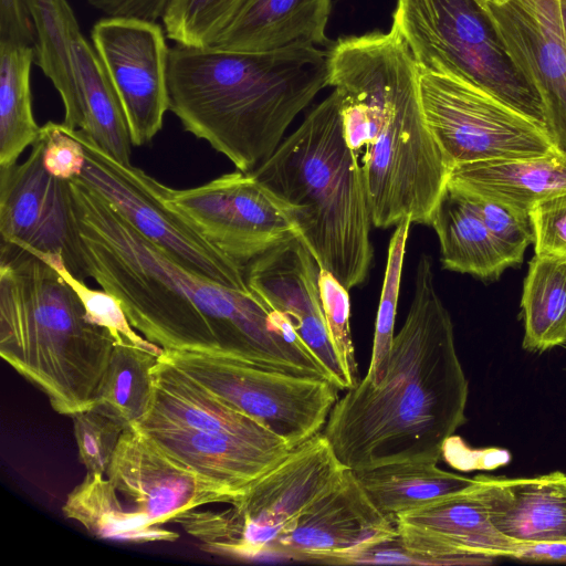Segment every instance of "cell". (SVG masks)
<instances>
[{
    "instance_id": "1",
    "label": "cell",
    "mask_w": 566,
    "mask_h": 566,
    "mask_svg": "<svg viewBox=\"0 0 566 566\" xmlns=\"http://www.w3.org/2000/svg\"><path fill=\"white\" fill-rule=\"evenodd\" d=\"M468 396L451 316L436 290L431 258L422 254L385 377L347 389L322 432L353 471L406 460L439 462L444 442L467 421Z\"/></svg>"
},
{
    "instance_id": "2",
    "label": "cell",
    "mask_w": 566,
    "mask_h": 566,
    "mask_svg": "<svg viewBox=\"0 0 566 566\" xmlns=\"http://www.w3.org/2000/svg\"><path fill=\"white\" fill-rule=\"evenodd\" d=\"M328 75L344 137L364 177L371 221L430 226L451 167L432 136L416 61L391 25L329 45Z\"/></svg>"
},
{
    "instance_id": "3",
    "label": "cell",
    "mask_w": 566,
    "mask_h": 566,
    "mask_svg": "<svg viewBox=\"0 0 566 566\" xmlns=\"http://www.w3.org/2000/svg\"><path fill=\"white\" fill-rule=\"evenodd\" d=\"M169 111L184 129L251 172L316 94L329 85L317 46L238 52L175 44L167 66Z\"/></svg>"
},
{
    "instance_id": "4",
    "label": "cell",
    "mask_w": 566,
    "mask_h": 566,
    "mask_svg": "<svg viewBox=\"0 0 566 566\" xmlns=\"http://www.w3.org/2000/svg\"><path fill=\"white\" fill-rule=\"evenodd\" d=\"M69 184L87 275L120 302L132 326L163 349L217 353L210 322L223 284L182 266L80 179Z\"/></svg>"
},
{
    "instance_id": "5",
    "label": "cell",
    "mask_w": 566,
    "mask_h": 566,
    "mask_svg": "<svg viewBox=\"0 0 566 566\" xmlns=\"http://www.w3.org/2000/svg\"><path fill=\"white\" fill-rule=\"evenodd\" d=\"M0 355L60 415L95 405L115 345L46 262L1 244Z\"/></svg>"
},
{
    "instance_id": "6",
    "label": "cell",
    "mask_w": 566,
    "mask_h": 566,
    "mask_svg": "<svg viewBox=\"0 0 566 566\" xmlns=\"http://www.w3.org/2000/svg\"><path fill=\"white\" fill-rule=\"evenodd\" d=\"M251 174L286 206L321 269L348 290L366 280L371 213L335 91Z\"/></svg>"
},
{
    "instance_id": "7",
    "label": "cell",
    "mask_w": 566,
    "mask_h": 566,
    "mask_svg": "<svg viewBox=\"0 0 566 566\" xmlns=\"http://www.w3.org/2000/svg\"><path fill=\"white\" fill-rule=\"evenodd\" d=\"M347 468L323 432L292 449L229 509L190 510L174 523L213 555L270 556L275 542L343 479Z\"/></svg>"
},
{
    "instance_id": "8",
    "label": "cell",
    "mask_w": 566,
    "mask_h": 566,
    "mask_svg": "<svg viewBox=\"0 0 566 566\" xmlns=\"http://www.w3.org/2000/svg\"><path fill=\"white\" fill-rule=\"evenodd\" d=\"M391 25L419 69L465 77L546 127L539 97L476 0H397Z\"/></svg>"
},
{
    "instance_id": "9",
    "label": "cell",
    "mask_w": 566,
    "mask_h": 566,
    "mask_svg": "<svg viewBox=\"0 0 566 566\" xmlns=\"http://www.w3.org/2000/svg\"><path fill=\"white\" fill-rule=\"evenodd\" d=\"M161 356L259 421L291 449L323 431L338 399L339 389L325 378L280 371L206 352L164 349Z\"/></svg>"
},
{
    "instance_id": "10",
    "label": "cell",
    "mask_w": 566,
    "mask_h": 566,
    "mask_svg": "<svg viewBox=\"0 0 566 566\" xmlns=\"http://www.w3.org/2000/svg\"><path fill=\"white\" fill-rule=\"evenodd\" d=\"M418 70L426 123L451 168L556 149L545 126L481 85L451 73Z\"/></svg>"
},
{
    "instance_id": "11",
    "label": "cell",
    "mask_w": 566,
    "mask_h": 566,
    "mask_svg": "<svg viewBox=\"0 0 566 566\" xmlns=\"http://www.w3.org/2000/svg\"><path fill=\"white\" fill-rule=\"evenodd\" d=\"M63 127L85 151L77 179L101 195L140 234L199 275L229 286L248 285L245 265L207 241L165 202L164 184L140 168L117 161L83 130Z\"/></svg>"
},
{
    "instance_id": "12",
    "label": "cell",
    "mask_w": 566,
    "mask_h": 566,
    "mask_svg": "<svg viewBox=\"0 0 566 566\" xmlns=\"http://www.w3.org/2000/svg\"><path fill=\"white\" fill-rule=\"evenodd\" d=\"M163 195L207 241L243 265L300 237L286 206L251 172L237 170L187 189L165 185Z\"/></svg>"
},
{
    "instance_id": "13",
    "label": "cell",
    "mask_w": 566,
    "mask_h": 566,
    "mask_svg": "<svg viewBox=\"0 0 566 566\" xmlns=\"http://www.w3.org/2000/svg\"><path fill=\"white\" fill-rule=\"evenodd\" d=\"M43 151L39 134L22 164L0 167L1 244L34 255H61L69 271L84 281L88 275L78 248L70 184L45 169Z\"/></svg>"
},
{
    "instance_id": "14",
    "label": "cell",
    "mask_w": 566,
    "mask_h": 566,
    "mask_svg": "<svg viewBox=\"0 0 566 566\" xmlns=\"http://www.w3.org/2000/svg\"><path fill=\"white\" fill-rule=\"evenodd\" d=\"M476 1L539 97L554 147L566 155V30L560 0Z\"/></svg>"
},
{
    "instance_id": "15",
    "label": "cell",
    "mask_w": 566,
    "mask_h": 566,
    "mask_svg": "<svg viewBox=\"0 0 566 566\" xmlns=\"http://www.w3.org/2000/svg\"><path fill=\"white\" fill-rule=\"evenodd\" d=\"M157 21L105 17L94 23L92 43L118 94L133 146L153 140L169 111V46Z\"/></svg>"
},
{
    "instance_id": "16",
    "label": "cell",
    "mask_w": 566,
    "mask_h": 566,
    "mask_svg": "<svg viewBox=\"0 0 566 566\" xmlns=\"http://www.w3.org/2000/svg\"><path fill=\"white\" fill-rule=\"evenodd\" d=\"M106 476L129 505L157 525L174 523L203 505L238 499L168 454L134 424L122 434Z\"/></svg>"
},
{
    "instance_id": "17",
    "label": "cell",
    "mask_w": 566,
    "mask_h": 566,
    "mask_svg": "<svg viewBox=\"0 0 566 566\" xmlns=\"http://www.w3.org/2000/svg\"><path fill=\"white\" fill-rule=\"evenodd\" d=\"M398 535L396 520L376 507L347 469L339 483L275 542L270 556L348 565L361 552Z\"/></svg>"
},
{
    "instance_id": "18",
    "label": "cell",
    "mask_w": 566,
    "mask_h": 566,
    "mask_svg": "<svg viewBox=\"0 0 566 566\" xmlns=\"http://www.w3.org/2000/svg\"><path fill=\"white\" fill-rule=\"evenodd\" d=\"M472 484L396 517L401 543L427 565H489L515 558L523 542L495 527Z\"/></svg>"
},
{
    "instance_id": "19",
    "label": "cell",
    "mask_w": 566,
    "mask_h": 566,
    "mask_svg": "<svg viewBox=\"0 0 566 566\" xmlns=\"http://www.w3.org/2000/svg\"><path fill=\"white\" fill-rule=\"evenodd\" d=\"M319 265L300 237L245 265L249 286L283 314L339 390L350 388L332 345L322 307Z\"/></svg>"
},
{
    "instance_id": "20",
    "label": "cell",
    "mask_w": 566,
    "mask_h": 566,
    "mask_svg": "<svg viewBox=\"0 0 566 566\" xmlns=\"http://www.w3.org/2000/svg\"><path fill=\"white\" fill-rule=\"evenodd\" d=\"M137 428L168 454L213 481L238 499L292 450L238 437L142 420Z\"/></svg>"
},
{
    "instance_id": "21",
    "label": "cell",
    "mask_w": 566,
    "mask_h": 566,
    "mask_svg": "<svg viewBox=\"0 0 566 566\" xmlns=\"http://www.w3.org/2000/svg\"><path fill=\"white\" fill-rule=\"evenodd\" d=\"M473 479V493L502 534L518 542H566V473Z\"/></svg>"
},
{
    "instance_id": "22",
    "label": "cell",
    "mask_w": 566,
    "mask_h": 566,
    "mask_svg": "<svg viewBox=\"0 0 566 566\" xmlns=\"http://www.w3.org/2000/svg\"><path fill=\"white\" fill-rule=\"evenodd\" d=\"M153 402L142 420L229 434L260 444H287L259 421L223 401L161 355L153 369Z\"/></svg>"
},
{
    "instance_id": "23",
    "label": "cell",
    "mask_w": 566,
    "mask_h": 566,
    "mask_svg": "<svg viewBox=\"0 0 566 566\" xmlns=\"http://www.w3.org/2000/svg\"><path fill=\"white\" fill-rule=\"evenodd\" d=\"M331 0H248L209 48L271 52L325 45Z\"/></svg>"
},
{
    "instance_id": "24",
    "label": "cell",
    "mask_w": 566,
    "mask_h": 566,
    "mask_svg": "<svg viewBox=\"0 0 566 566\" xmlns=\"http://www.w3.org/2000/svg\"><path fill=\"white\" fill-rule=\"evenodd\" d=\"M448 185L531 216L539 201L566 190V155L558 149L533 157L459 164Z\"/></svg>"
},
{
    "instance_id": "25",
    "label": "cell",
    "mask_w": 566,
    "mask_h": 566,
    "mask_svg": "<svg viewBox=\"0 0 566 566\" xmlns=\"http://www.w3.org/2000/svg\"><path fill=\"white\" fill-rule=\"evenodd\" d=\"M77 107L69 126L83 130L101 149L130 166L132 138L126 115L93 43L81 34L74 43Z\"/></svg>"
},
{
    "instance_id": "26",
    "label": "cell",
    "mask_w": 566,
    "mask_h": 566,
    "mask_svg": "<svg viewBox=\"0 0 566 566\" xmlns=\"http://www.w3.org/2000/svg\"><path fill=\"white\" fill-rule=\"evenodd\" d=\"M430 226L438 234L446 269L490 280L511 266L471 202L448 184Z\"/></svg>"
},
{
    "instance_id": "27",
    "label": "cell",
    "mask_w": 566,
    "mask_h": 566,
    "mask_svg": "<svg viewBox=\"0 0 566 566\" xmlns=\"http://www.w3.org/2000/svg\"><path fill=\"white\" fill-rule=\"evenodd\" d=\"M62 512L99 539L148 544L179 538L178 533L154 524L135 507L125 504L105 474L87 472L67 494Z\"/></svg>"
},
{
    "instance_id": "28",
    "label": "cell",
    "mask_w": 566,
    "mask_h": 566,
    "mask_svg": "<svg viewBox=\"0 0 566 566\" xmlns=\"http://www.w3.org/2000/svg\"><path fill=\"white\" fill-rule=\"evenodd\" d=\"M354 473L376 507L394 520L473 482V478L442 470L430 460L399 461Z\"/></svg>"
},
{
    "instance_id": "29",
    "label": "cell",
    "mask_w": 566,
    "mask_h": 566,
    "mask_svg": "<svg viewBox=\"0 0 566 566\" xmlns=\"http://www.w3.org/2000/svg\"><path fill=\"white\" fill-rule=\"evenodd\" d=\"M35 29L34 62L57 91L63 125L69 126L77 107L74 43L82 34L67 0H29Z\"/></svg>"
},
{
    "instance_id": "30",
    "label": "cell",
    "mask_w": 566,
    "mask_h": 566,
    "mask_svg": "<svg viewBox=\"0 0 566 566\" xmlns=\"http://www.w3.org/2000/svg\"><path fill=\"white\" fill-rule=\"evenodd\" d=\"M521 305L526 350L542 353L566 344V255L535 253Z\"/></svg>"
},
{
    "instance_id": "31",
    "label": "cell",
    "mask_w": 566,
    "mask_h": 566,
    "mask_svg": "<svg viewBox=\"0 0 566 566\" xmlns=\"http://www.w3.org/2000/svg\"><path fill=\"white\" fill-rule=\"evenodd\" d=\"M33 62V46L0 42V167L17 164L40 134L32 109Z\"/></svg>"
},
{
    "instance_id": "32",
    "label": "cell",
    "mask_w": 566,
    "mask_h": 566,
    "mask_svg": "<svg viewBox=\"0 0 566 566\" xmlns=\"http://www.w3.org/2000/svg\"><path fill=\"white\" fill-rule=\"evenodd\" d=\"M158 357L132 343H115L95 405L129 426L140 421L153 402V369Z\"/></svg>"
},
{
    "instance_id": "33",
    "label": "cell",
    "mask_w": 566,
    "mask_h": 566,
    "mask_svg": "<svg viewBox=\"0 0 566 566\" xmlns=\"http://www.w3.org/2000/svg\"><path fill=\"white\" fill-rule=\"evenodd\" d=\"M248 0H169L163 14L166 35L175 44L211 46Z\"/></svg>"
},
{
    "instance_id": "34",
    "label": "cell",
    "mask_w": 566,
    "mask_h": 566,
    "mask_svg": "<svg viewBox=\"0 0 566 566\" xmlns=\"http://www.w3.org/2000/svg\"><path fill=\"white\" fill-rule=\"evenodd\" d=\"M412 221L401 220L389 241L386 272L375 324L370 364L365 379L378 384L386 375L394 343L403 256Z\"/></svg>"
},
{
    "instance_id": "35",
    "label": "cell",
    "mask_w": 566,
    "mask_h": 566,
    "mask_svg": "<svg viewBox=\"0 0 566 566\" xmlns=\"http://www.w3.org/2000/svg\"><path fill=\"white\" fill-rule=\"evenodd\" d=\"M38 258L51 265L71 286L80 298L86 318L106 329L115 343L128 342L161 355L164 349L148 342L128 321L120 302L105 290L90 289L84 281L75 277L66 268L63 258L57 254H38Z\"/></svg>"
},
{
    "instance_id": "36",
    "label": "cell",
    "mask_w": 566,
    "mask_h": 566,
    "mask_svg": "<svg viewBox=\"0 0 566 566\" xmlns=\"http://www.w3.org/2000/svg\"><path fill=\"white\" fill-rule=\"evenodd\" d=\"M71 418L80 461L88 473L106 475L119 439L130 426L98 405Z\"/></svg>"
},
{
    "instance_id": "37",
    "label": "cell",
    "mask_w": 566,
    "mask_h": 566,
    "mask_svg": "<svg viewBox=\"0 0 566 566\" xmlns=\"http://www.w3.org/2000/svg\"><path fill=\"white\" fill-rule=\"evenodd\" d=\"M318 287L327 332L347 381L358 382V366L350 332V301L346 289L331 272L321 269ZM349 388V389H350Z\"/></svg>"
},
{
    "instance_id": "38",
    "label": "cell",
    "mask_w": 566,
    "mask_h": 566,
    "mask_svg": "<svg viewBox=\"0 0 566 566\" xmlns=\"http://www.w3.org/2000/svg\"><path fill=\"white\" fill-rule=\"evenodd\" d=\"M460 192L476 210L510 265L521 263L526 248L530 243H534L531 216H523L501 203L476 195Z\"/></svg>"
},
{
    "instance_id": "39",
    "label": "cell",
    "mask_w": 566,
    "mask_h": 566,
    "mask_svg": "<svg viewBox=\"0 0 566 566\" xmlns=\"http://www.w3.org/2000/svg\"><path fill=\"white\" fill-rule=\"evenodd\" d=\"M44 142L43 164L56 178L71 180L81 176L85 165L82 144L65 130L62 123L48 122L40 128Z\"/></svg>"
},
{
    "instance_id": "40",
    "label": "cell",
    "mask_w": 566,
    "mask_h": 566,
    "mask_svg": "<svg viewBox=\"0 0 566 566\" xmlns=\"http://www.w3.org/2000/svg\"><path fill=\"white\" fill-rule=\"evenodd\" d=\"M530 214L535 253L566 255V190L537 202Z\"/></svg>"
},
{
    "instance_id": "41",
    "label": "cell",
    "mask_w": 566,
    "mask_h": 566,
    "mask_svg": "<svg viewBox=\"0 0 566 566\" xmlns=\"http://www.w3.org/2000/svg\"><path fill=\"white\" fill-rule=\"evenodd\" d=\"M442 458L458 470L471 471L493 470L509 463L511 455L504 449H471L453 434L443 444Z\"/></svg>"
},
{
    "instance_id": "42",
    "label": "cell",
    "mask_w": 566,
    "mask_h": 566,
    "mask_svg": "<svg viewBox=\"0 0 566 566\" xmlns=\"http://www.w3.org/2000/svg\"><path fill=\"white\" fill-rule=\"evenodd\" d=\"M0 42L34 45L35 29L29 0H0Z\"/></svg>"
},
{
    "instance_id": "43",
    "label": "cell",
    "mask_w": 566,
    "mask_h": 566,
    "mask_svg": "<svg viewBox=\"0 0 566 566\" xmlns=\"http://www.w3.org/2000/svg\"><path fill=\"white\" fill-rule=\"evenodd\" d=\"M105 17L135 18L157 21L168 6L169 0H86Z\"/></svg>"
},
{
    "instance_id": "44",
    "label": "cell",
    "mask_w": 566,
    "mask_h": 566,
    "mask_svg": "<svg viewBox=\"0 0 566 566\" xmlns=\"http://www.w3.org/2000/svg\"><path fill=\"white\" fill-rule=\"evenodd\" d=\"M514 559L566 563V542H523Z\"/></svg>"
},
{
    "instance_id": "45",
    "label": "cell",
    "mask_w": 566,
    "mask_h": 566,
    "mask_svg": "<svg viewBox=\"0 0 566 566\" xmlns=\"http://www.w3.org/2000/svg\"><path fill=\"white\" fill-rule=\"evenodd\" d=\"M560 6H562L563 20H564L565 30H566V0H560Z\"/></svg>"
}]
</instances>
